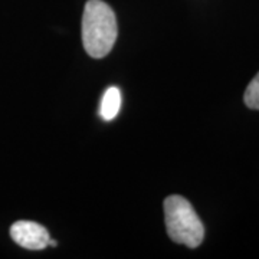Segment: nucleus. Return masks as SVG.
Instances as JSON below:
<instances>
[{
	"label": "nucleus",
	"mask_w": 259,
	"mask_h": 259,
	"mask_svg": "<svg viewBox=\"0 0 259 259\" xmlns=\"http://www.w3.org/2000/svg\"><path fill=\"white\" fill-rule=\"evenodd\" d=\"M243 101L250 110H259V72L248 85L243 95Z\"/></svg>",
	"instance_id": "nucleus-5"
},
{
	"label": "nucleus",
	"mask_w": 259,
	"mask_h": 259,
	"mask_svg": "<svg viewBox=\"0 0 259 259\" xmlns=\"http://www.w3.org/2000/svg\"><path fill=\"white\" fill-rule=\"evenodd\" d=\"M48 246H52V248H55V246H58V243H56V241H54V239H49Z\"/></svg>",
	"instance_id": "nucleus-6"
},
{
	"label": "nucleus",
	"mask_w": 259,
	"mask_h": 259,
	"mask_svg": "<svg viewBox=\"0 0 259 259\" xmlns=\"http://www.w3.org/2000/svg\"><path fill=\"white\" fill-rule=\"evenodd\" d=\"M118 28L115 13L102 0H88L82 15V44L93 58H104L111 52Z\"/></svg>",
	"instance_id": "nucleus-1"
},
{
	"label": "nucleus",
	"mask_w": 259,
	"mask_h": 259,
	"mask_svg": "<svg viewBox=\"0 0 259 259\" xmlns=\"http://www.w3.org/2000/svg\"><path fill=\"white\" fill-rule=\"evenodd\" d=\"M10 236L19 246L30 250L45 249L49 243V232L36 222L19 221L10 228Z\"/></svg>",
	"instance_id": "nucleus-3"
},
{
	"label": "nucleus",
	"mask_w": 259,
	"mask_h": 259,
	"mask_svg": "<svg viewBox=\"0 0 259 259\" xmlns=\"http://www.w3.org/2000/svg\"><path fill=\"white\" fill-rule=\"evenodd\" d=\"M121 108V93L117 87H110L101 100V107H100V115L102 120L111 121L114 120Z\"/></svg>",
	"instance_id": "nucleus-4"
},
{
	"label": "nucleus",
	"mask_w": 259,
	"mask_h": 259,
	"mask_svg": "<svg viewBox=\"0 0 259 259\" xmlns=\"http://www.w3.org/2000/svg\"><path fill=\"white\" fill-rule=\"evenodd\" d=\"M167 233L176 243L197 248L204 239V226L193 206L183 196L171 194L164 200Z\"/></svg>",
	"instance_id": "nucleus-2"
}]
</instances>
